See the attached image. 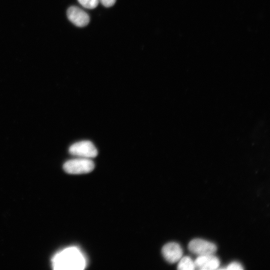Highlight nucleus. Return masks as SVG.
I'll use <instances>...</instances> for the list:
<instances>
[{
  "instance_id": "8",
  "label": "nucleus",
  "mask_w": 270,
  "mask_h": 270,
  "mask_svg": "<svg viewBox=\"0 0 270 270\" xmlns=\"http://www.w3.org/2000/svg\"><path fill=\"white\" fill-rule=\"evenodd\" d=\"M178 261L177 268L178 270H193L195 269L194 262L188 256L182 257Z\"/></svg>"
},
{
  "instance_id": "5",
  "label": "nucleus",
  "mask_w": 270,
  "mask_h": 270,
  "mask_svg": "<svg viewBox=\"0 0 270 270\" xmlns=\"http://www.w3.org/2000/svg\"><path fill=\"white\" fill-rule=\"evenodd\" d=\"M66 14L68 20L77 26H86L90 22V16L88 14L77 6L70 7Z\"/></svg>"
},
{
  "instance_id": "1",
  "label": "nucleus",
  "mask_w": 270,
  "mask_h": 270,
  "mask_svg": "<svg viewBox=\"0 0 270 270\" xmlns=\"http://www.w3.org/2000/svg\"><path fill=\"white\" fill-rule=\"evenodd\" d=\"M52 262L53 268L58 270H82L86 266L84 256L76 247L68 248L57 253Z\"/></svg>"
},
{
  "instance_id": "6",
  "label": "nucleus",
  "mask_w": 270,
  "mask_h": 270,
  "mask_svg": "<svg viewBox=\"0 0 270 270\" xmlns=\"http://www.w3.org/2000/svg\"><path fill=\"white\" fill-rule=\"evenodd\" d=\"M162 254L166 261L172 264L178 262L181 258L182 250L178 244L171 242L164 245L162 248Z\"/></svg>"
},
{
  "instance_id": "11",
  "label": "nucleus",
  "mask_w": 270,
  "mask_h": 270,
  "mask_svg": "<svg viewBox=\"0 0 270 270\" xmlns=\"http://www.w3.org/2000/svg\"><path fill=\"white\" fill-rule=\"evenodd\" d=\"M100 2L106 7L112 6L116 2V0H99Z\"/></svg>"
},
{
  "instance_id": "2",
  "label": "nucleus",
  "mask_w": 270,
  "mask_h": 270,
  "mask_svg": "<svg viewBox=\"0 0 270 270\" xmlns=\"http://www.w3.org/2000/svg\"><path fill=\"white\" fill-rule=\"evenodd\" d=\"M94 164L90 158H82L72 159L66 161L63 165L66 172L70 174H82L92 172Z\"/></svg>"
},
{
  "instance_id": "7",
  "label": "nucleus",
  "mask_w": 270,
  "mask_h": 270,
  "mask_svg": "<svg viewBox=\"0 0 270 270\" xmlns=\"http://www.w3.org/2000/svg\"><path fill=\"white\" fill-rule=\"evenodd\" d=\"M195 269L212 270L218 269L220 264L219 259L213 254L198 256L194 261Z\"/></svg>"
},
{
  "instance_id": "10",
  "label": "nucleus",
  "mask_w": 270,
  "mask_h": 270,
  "mask_svg": "<svg viewBox=\"0 0 270 270\" xmlns=\"http://www.w3.org/2000/svg\"><path fill=\"white\" fill-rule=\"evenodd\" d=\"M225 269L229 270H242L244 268L240 263L234 262L230 264Z\"/></svg>"
},
{
  "instance_id": "4",
  "label": "nucleus",
  "mask_w": 270,
  "mask_h": 270,
  "mask_svg": "<svg viewBox=\"0 0 270 270\" xmlns=\"http://www.w3.org/2000/svg\"><path fill=\"white\" fill-rule=\"evenodd\" d=\"M189 250L198 256L212 254L216 250V246L210 242L200 238L192 240L188 244Z\"/></svg>"
},
{
  "instance_id": "3",
  "label": "nucleus",
  "mask_w": 270,
  "mask_h": 270,
  "mask_svg": "<svg viewBox=\"0 0 270 270\" xmlns=\"http://www.w3.org/2000/svg\"><path fill=\"white\" fill-rule=\"evenodd\" d=\"M68 150L71 154L82 158H90L98 155L96 148L88 140L76 142L70 147Z\"/></svg>"
},
{
  "instance_id": "9",
  "label": "nucleus",
  "mask_w": 270,
  "mask_h": 270,
  "mask_svg": "<svg viewBox=\"0 0 270 270\" xmlns=\"http://www.w3.org/2000/svg\"><path fill=\"white\" fill-rule=\"evenodd\" d=\"M79 3L84 7L93 9L98 5L99 0H78Z\"/></svg>"
}]
</instances>
